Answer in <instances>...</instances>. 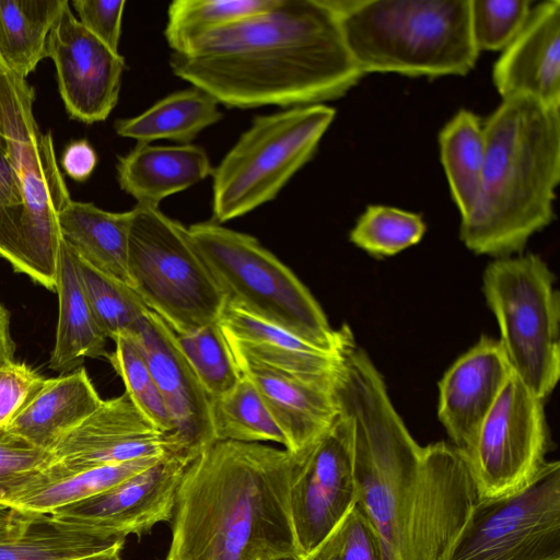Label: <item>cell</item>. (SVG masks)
I'll list each match as a JSON object with an SVG mask.
<instances>
[{"mask_svg": "<svg viewBox=\"0 0 560 560\" xmlns=\"http://www.w3.org/2000/svg\"><path fill=\"white\" fill-rule=\"evenodd\" d=\"M335 393L351 429L355 502L390 560H440L479 498L464 453L416 442L354 340L342 351Z\"/></svg>", "mask_w": 560, "mask_h": 560, "instance_id": "cell-1", "label": "cell"}, {"mask_svg": "<svg viewBox=\"0 0 560 560\" xmlns=\"http://www.w3.org/2000/svg\"><path fill=\"white\" fill-rule=\"evenodd\" d=\"M170 67L229 108L325 104L364 75L328 0H278L172 52Z\"/></svg>", "mask_w": 560, "mask_h": 560, "instance_id": "cell-2", "label": "cell"}, {"mask_svg": "<svg viewBox=\"0 0 560 560\" xmlns=\"http://www.w3.org/2000/svg\"><path fill=\"white\" fill-rule=\"evenodd\" d=\"M293 456L262 443L217 441L180 480L166 558L270 560L300 555L291 518Z\"/></svg>", "mask_w": 560, "mask_h": 560, "instance_id": "cell-3", "label": "cell"}, {"mask_svg": "<svg viewBox=\"0 0 560 560\" xmlns=\"http://www.w3.org/2000/svg\"><path fill=\"white\" fill-rule=\"evenodd\" d=\"M486 161L459 237L475 254L521 253L555 218L560 179V108L527 96L502 100L483 121Z\"/></svg>", "mask_w": 560, "mask_h": 560, "instance_id": "cell-4", "label": "cell"}, {"mask_svg": "<svg viewBox=\"0 0 560 560\" xmlns=\"http://www.w3.org/2000/svg\"><path fill=\"white\" fill-rule=\"evenodd\" d=\"M360 71L407 77L465 75L479 51L470 0H328Z\"/></svg>", "mask_w": 560, "mask_h": 560, "instance_id": "cell-5", "label": "cell"}, {"mask_svg": "<svg viewBox=\"0 0 560 560\" xmlns=\"http://www.w3.org/2000/svg\"><path fill=\"white\" fill-rule=\"evenodd\" d=\"M188 231L226 303L325 350L339 351L353 339L348 326H330L310 290L254 236L214 221Z\"/></svg>", "mask_w": 560, "mask_h": 560, "instance_id": "cell-6", "label": "cell"}, {"mask_svg": "<svg viewBox=\"0 0 560 560\" xmlns=\"http://www.w3.org/2000/svg\"><path fill=\"white\" fill-rule=\"evenodd\" d=\"M130 212L128 276L147 307L177 335L219 320L226 300L188 228L155 206L136 205Z\"/></svg>", "mask_w": 560, "mask_h": 560, "instance_id": "cell-7", "label": "cell"}, {"mask_svg": "<svg viewBox=\"0 0 560 560\" xmlns=\"http://www.w3.org/2000/svg\"><path fill=\"white\" fill-rule=\"evenodd\" d=\"M335 116V108L314 104L255 117L213 168L212 221L222 224L275 199L313 159Z\"/></svg>", "mask_w": 560, "mask_h": 560, "instance_id": "cell-8", "label": "cell"}, {"mask_svg": "<svg viewBox=\"0 0 560 560\" xmlns=\"http://www.w3.org/2000/svg\"><path fill=\"white\" fill-rule=\"evenodd\" d=\"M555 282L547 264L535 254L497 258L482 277L510 366L541 400L560 376V302Z\"/></svg>", "mask_w": 560, "mask_h": 560, "instance_id": "cell-9", "label": "cell"}, {"mask_svg": "<svg viewBox=\"0 0 560 560\" xmlns=\"http://www.w3.org/2000/svg\"><path fill=\"white\" fill-rule=\"evenodd\" d=\"M440 560H560V463L518 490L478 498Z\"/></svg>", "mask_w": 560, "mask_h": 560, "instance_id": "cell-10", "label": "cell"}, {"mask_svg": "<svg viewBox=\"0 0 560 560\" xmlns=\"http://www.w3.org/2000/svg\"><path fill=\"white\" fill-rule=\"evenodd\" d=\"M548 429L544 400L514 373L464 454L479 498L527 485L546 464Z\"/></svg>", "mask_w": 560, "mask_h": 560, "instance_id": "cell-11", "label": "cell"}, {"mask_svg": "<svg viewBox=\"0 0 560 560\" xmlns=\"http://www.w3.org/2000/svg\"><path fill=\"white\" fill-rule=\"evenodd\" d=\"M290 510L299 553L310 555L357 500L352 435L341 412L301 455L293 456Z\"/></svg>", "mask_w": 560, "mask_h": 560, "instance_id": "cell-12", "label": "cell"}, {"mask_svg": "<svg viewBox=\"0 0 560 560\" xmlns=\"http://www.w3.org/2000/svg\"><path fill=\"white\" fill-rule=\"evenodd\" d=\"M185 452L171 435L156 429L126 393L103 400L49 451L48 465L36 476L52 480L89 469L145 457Z\"/></svg>", "mask_w": 560, "mask_h": 560, "instance_id": "cell-13", "label": "cell"}, {"mask_svg": "<svg viewBox=\"0 0 560 560\" xmlns=\"http://www.w3.org/2000/svg\"><path fill=\"white\" fill-rule=\"evenodd\" d=\"M197 455L177 452L82 501L49 513L56 520L125 541L171 522L183 475Z\"/></svg>", "mask_w": 560, "mask_h": 560, "instance_id": "cell-14", "label": "cell"}, {"mask_svg": "<svg viewBox=\"0 0 560 560\" xmlns=\"http://www.w3.org/2000/svg\"><path fill=\"white\" fill-rule=\"evenodd\" d=\"M47 57L69 116L89 125L105 120L119 98L125 59L83 27L70 3L49 33Z\"/></svg>", "mask_w": 560, "mask_h": 560, "instance_id": "cell-15", "label": "cell"}, {"mask_svg": "<svg viewBox=\"0 0 560 560\" xmlns=\"http://www.w3.org/2000/svg\"><path fill=\"white\" fill-rule=\"evenodd\" d=\"M132 336L138 341L163 398L180 448L198 455L214 443L210 398L184 357L173 329L148 311Z\"/></svg>", "mask_w": 560, "mask_h": 560, "instance_id": "cell-16", "label": "cell"}, {"mask_svg": "<svg viewBox=\"0 0 560 560\" xmlns=\"http://www.w3.org/2000/svg\"><path fill=\"white\" fill-rule=\"evenodd\" d=\"M512 373L499 340L481 336L439 382V420L464 454Z\"/></svg>", "mask_w": 560, "mask_h": 560, "instance_id": "cell-17", "label": "cell"}, {"mask_svg": "<svg viewBox=\"0 0 560 560\" xmlns=\"http://www.w3.org/2000/svg\"><path fill=\"white\" fill-rule=\"evenodd\" d=\"M502 100L527 96L560 108V1L533 4L529 15L492 69Z\"/></svg>", "mask_w": 560, "mask_h": 560, "instance_id": "cell-18", "label": "cell"}, {"mask_svg": "<svg viewBox=\"0 0 560 560\" xmlns=\"http://www.w3.org/2000/svg\"><path fill=\"white\" fill-rule=\"evenodd\" d=\"M234 357L241 373L254 384L283 433L287 441L284 450L292 456L307 450L339 416L335 382L306 381L249 359Z\"/></svg>", "mask_w": 560, "mask_h": 560, "instance_id": "cell-19", "label": "cell"}, {"mask_svg": "<svg viewBox=\"0 0 560 560\" xmlns=\"http://www.w3.org/2000/svg\"><path fill=\"white\" fill-rule=\"evenodd\" d=\"M219 323L235 355L295 377L334 383L342 351L318 348L291 331L225 303Z\"/></svg>", "mask_w": 560, "mask_h": 560, "instance_id": "cell-20", "label": "cell"}, {"mask_svg": "<svg viewBox=\"0 0 560 560\" xmlns=\"http://www.w3.org/2000/svg\"><path fill=\"white\" fill-rule=\"evenodd\" d=\"M119 187L137 200V205L159 207L164 198L180 192L208 176L213 167L207 152L195 144H139L117 165Z\"/></svg>", "mask_w": 560, "mask_h": 560, "instance_id": "cell-21", "label": "cell"}, {"mask_svg": "<svg viewBox=\"0 0 560 560\" xmlns=\"http://www.w3.org/2000/svg\"><path fill=\"white\" fill-rule=\"evenodd\" d=\"M124 544L50 514L0 506V560H75Z\"/></svg>", "mask_w": 560, "mask_h": 560, "instance_id": "cell-22", "label": "cell"}, {"mask_svg": "<svg viewBox=\"0 0 560 560\" xmlns=\"http://www.w3.org/2000/svg\"><path fill=\"white\" fill-rule=\"evenodd\" d=\"M86 370L46 378L33 400L5 427L35 446L50 451L102 404Z\"/></svg>", "mask_w": 560, "mask_h": 560, "instance_id": "cell-23", "label": "cell"}, {"mask_svg": "<svg viewBox=\"0 0 560 560\" xmlns=\"http://www.w3.org/2000/svg\"><path fill=\"white\" fill-rule=\"evenodd\" d=\"M58 324L49 368L67 374L86 358L106 357L107 337L101 330L86 298L78 256L62 241L58 275Z\"/></svg>", "mask_w": 560, "mask_h": 560, "instance_id": "cell-24", "label": "cell"}, {"mask_svg": "<svg viewBox=\"0 0 560 560\" xmlns=\"http://www.w3.org/2000/svg\"><path fill=\"white\" fill-rule=\"evenodd\" d=\"M130 219V210L110 212L73 200L58 214L61 240L81 260L131 287L127 268Z\"/></svg>", "mask_w": 560, "mask_h": 560, "instance_id": "cell-25", "label": "cell"}, {"mask_svg": "<svg viewBox=\"0 0 560 560\" xmlns=\"http://www.w3.org/2000/svg\"><path fill=\"white\" fill-rule=\"evenodd\" d=\"M218 105L211 95L192 86L163 97L135 117L117 119L114 128L118 136L139 144L161 139L189 144L222 118Z\"/></svg>", "mask_w": 560, "mask_h": 560, "instance_id": "cell-26", "label": "cell"}, {"mask_svg": "<svg viewBox=\"0 0 560 560\" xmlns=\"http://www.w3.org/2000/svg\"><path fill=\"white\" fill-rule=\"evenodd\" d=\"M68 0H0V61L26 79L47 57L49 33Z\"/></svg>", "mask_w": 560, "mask_h": 560, "instance_id": "cell-27", "label": "cell"}, {"mask_svg": "<svg viewBox=\"0 0 560 560\" xmlns=\"http://www.w3.org/2000/svg\"><path fill=\"white\" fill-rule=\"evenodd\" d=\"M440 159L452 198L467 215L478 197L485 161L483 121L471 110L459 109L439 132Z\"/></svg>", "mask_w": 560, "mask_h": 560, "instance_id": "cell-28", "label": "cell"}, {"mask_svg": "<svg viewBox=\"0 0 560 560\" xmlns=\"http://www.w3.org/2000/svg\"><path fill=\"white\" fill-rule=\"evenodd\" d=\"M162 457L164 456L145 457L97 467L52 480L40 479L36 474L26 485L14 492L3 506L49 514L124 481L152 466Z\"/></svg>", "mask_w": 560, "mask_h": 560, "instance_id": "cell-29", "label": "cell"}, {"mask_svg": "<svg viewBox=\"0 0 560 560\" xmlns=\"http://www.w3.org/2000/svg\"><path fill=\"white\" fill-rule=\"evenodd\" d=\"M210 419L214 441L245 443L287 441L254 384L242 374L228 393L210 398Z\"/></svg>", "mask_w": 560, "mask_h": 560, "instance_id": "cell-30", "label": "cell"}, {"mask_svg": "<svg viewBox=\"0 0 560 560\" xmlns=\"http://www.w3.org/2000/svg\"><path fill=\"white\" fill-rule=\"evenodd\" d=\"M278 0H175L167 9L164 36L172 52L202 35L272 8Z\"/></svg>", "mask_w": 560, "mask_h": 560, "instance_id": "cell-31", "label": "cell"}, {"mask_svg": "<svg viewBox=\"0 0 560 560\" xmlns=\"http://www.w3.org/2000/svg\"><path fill=\"white\" fill-rule=\"evenodd\" d=\"M176 335L177 343L209 398L231 390L242 373L219 320Z\"/></svg>", "mask_w": 560, "mask_h": 560, "instance_id": "cell-32", "label": "cell"}, {"mask_svg": "<svg viewBox=\"0 0 560 560\" xmlns=\"http://www.w3.org/2000/svg\"><path fill=\"white\" fill-rule=\"evenodd\" d=\"M427 231L421 215L390 206L371 205L357 220L349 240L374 257L394 256L419 243Z\"/></svg>", "mask_w": 560, "mask_h": 560, "instance_id": "cell-33", "label": "cell"}, {"mask_svg": "<svg viewBox=\"0 0 560 560\" xmlns=\"http://www.w3.org/2000/svg\"><path fill=\"white\" fill-rule=\"evenodd\" d=\"M78 260L84 291L101 330L112 340L120 334L132 335L142 316L150 311L139 294L79 257Z\"/></svg>", "mask_w": 560, "mask_h": 560, "instance_id": "cell-34", "label": "cell"}, {"mask_svg": "<svg viewBox=\"0 0 560 560\" xmlns=\"http://www.w3.org/2000/svg\"><path fill=\"white\" fill-rule=\"evenodd\" d=\"M113 341L115 350L106 358L122 380L125 393L156 429L172 435L171 418L138 341L129 334H120Z\"/></svg>", "mask_w": 560, "mask_h": 560, "instance_id": "cell-35", "label": "cell"}, {"mask_svg": "<svg viewBox=\"0 0 560 560\" xmlns=\"http://www.w3.org/2000/svg\"><path fill=\"white\" fill-rule=\"evenodd\" d=\"M304 560H390L375 525L355 502Z\"/></svg>", "mask_w": 560, "mask_h": 560, "instance_id": "cell-36", "label": "cell"}, {"mask_svg": "<svg viewBox=\"0 0 560 560\" xmlns=\"http://www.w3.org/2000/svg\"><path fill=\"white\" fill-rule=\"evenodd\" d=\"M528 0H470V28L478 51H502L525 24Z\"/></svg>", "mask_w": 560, "mask_h": 560, "instance_id": "cell-37", "label": "cell"}, {"mask_svg": "<svg viewBox=\"0 0 560 560\" xmlns=\"http://www.w3.org/2000/svg\"><path fill=\"white\" fill-rule=\"evenodd\" d=\"M49 460L48 451L35 446L5 425L0 427V506Z\"/></svg>", "mask_w": 560, "mask_h": 560, "instance_id": "cell-38", "label": "cell"}, {"mask_svg": "<svg viewBox=\"0 0 560 560\" xmlns=\"http://www.w3.org/2000/svg\"><path fill=\"white\" fill-rule=\"evenodd\" d=\"M46 382L23 362L0 364V427L10 423L36 396Z\"/></svg>", "mask_w": 560, "mask_h": 560, "instance_id": "cell-39", "label": "cell"}, {"mask_svg": "<svg viewBox=\"0 0 560 560\" xmlns=\"http://www.w3.org/2000/svg\"><path fill=\"white\" fill-rule=\"evenodd\" d=\"M79 22L98 40L118 52L125 0H73Z\"/></svg>", "mask_w": 560, "mask_h": 560, "instance_id": "cell-40", "label": "cell"}, {"mask_svg": "<svg viewBox=\"0 0 560 560\" xmlns=\"http://www.w3.org/2000/svg\"><path fill=\"white\" fill-rule=\"evenodd\" d=\"M21 173L8 140L0 135V210L21 199Z\"/></svg>", "mask_w": 560, "mask_h": 560, "instance_id": "cell-41", "label": "cell"}, {"mask_svg": "<svg viewBox=\"0 0 560 560\" xmlns=\"http://www.w3.org/2000/svg\"><path fill=\"white\" fill-rule=\"evenodd\" d=\"M97 164V155L86 140H75L67 145L61 156L66 174L77 182L86 180Z\"/></svg>", "mask_w": 560, "mask_h": 560, "instance_id": "cell-42", "label": "cell"}, {"mask_svg": "<svg viewBox=\"0 0 560 560\" xmlns=\"http://www.w3.org/2000/svg\"><path fill=\"white\" fill-rule=\"evenodd\" d=\"M15 343L10 330V313L0 302V364L15 361Z\"/></svg>", "mask_w": 560, "mask_h": 560, "instance_id": "cell-43", "label": "cell"}, {"mask_svg": "<svg viewBox=\"0 0 560 560\" xmlns=\"http://www.w3.org/2000/svg\"><path fill=\"white\" fill-rule=\"evenodd\" d=\"M122 546H115L110 549L75 560H121L120 551Z\"/></svg>", "mask_w": 560, "mask_h": 560, "instance_id": "cell-44", "label": "cell"}, {"mask_svg": "<svg viewBox=\"0 0 560 560\" xmlns=\"http://www.w3.org/2000/svg\"><path fill=\"white\" fill-rule=\"evenodd\" d=\"M270 560H304V558L301 557L300 555H294V556H285V557L273 558V559H270Z\"/></svg>", "mask_w": 560, "mask_h": 560, "instance_id": "cell-45", "label": "cell"}, {"mask_svg": "<svg viewBox=\"0 0 560 560\" xmlns=\"http://www.w3.org/2000/svg\"><path fill=\"white\" fill-rule=\"evenodd\" d=\"M166 560H180V559H176V558H166Z\"/></svg>", "mask_w": 560, "mask_h": 560, "instance_id": "cell-46", "label": "cell"}]
</instances>
